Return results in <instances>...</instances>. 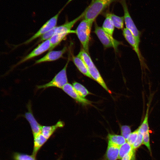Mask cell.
<instances>
[{"label": "cell", "mask_w": 160, "mask_h": 160, "mask_svg": "<svg viewBox=\"0 0 160 160\" xmlns=\"http://www.w3.org/2000/svg\"><path fill=\"white\" fill-rule=\"evenodd\" d=\"M77 56L82 59L85 63L92 79L96 81L107 92L110 94H111V92L107 87L98 70L93 62L89 54L83 49L81 50Z\"/></svg>", "instance_id": "6da1fadb"}, {"label": "cell", "mask_w": 160, "mask_h": 160, "mask_svg": "<svg viewBox=\"0 0 160 160\" xmlns=\"http://www.w3.org/2000/svg\"><path fill=\"white\" fill-rule=\"evenodd\" d=\"M115 0H95L85 9L84 19L93 23L97 17Z\"/></svg>", "instance_id": "7a4b0ae2"}, {"label": "cell", "mask_w": 160, "mask_h": 160, "mask_svg": "<svg viewBox=\"0 0 160 160\" xmlns=\"http://www.w3.org/2000/svg\"><path fill=\"white\" fill-rule=\"evenodd\" d=\"M93 23L83 19L80 22L76 29V34L84 49L89 54V44L90 34Z\"/></svg>", "instance_id": "3957f363"}, {"label": "cell", "mask_w": 160, "mask_h": 160, "mask_svg": "<svg viewBox=\"0 0 160 160\" xmlns=\"http://www.w3.org/2000/svg\"><path fill=\"white\" fill-rule=\"evenodd\" d=\"M69 62L68 60L63 68L49 82L42 85H38V89H45L50 87H56L62 89L68 83L66 70Z\"/></svg>", "instance_id": "277c9868"}, {"label": "cell", "mask_w": 160, "mask_h": 160, "mask_svg": "<svg viewBox=\"0 0 160 160\" xmlns=\"http://www.w3.org/2000/svg\"><path fill=\"white\" fill-rule=\"evenodd\" d=\"M94 32L105 48L113 47L115 50L122 43L115 39L104 31L102 27L95 24Z\"/></svg>", "instance_id": "5b68a950"}, {"label": "cell", "mask_w": 160, "mask_h": 160, "mask_svg": "<svg viewBox=\"0 0 160 160\" xmlns=\"http://www.w3.org/2000/svg\"><path fill=\"white\" fill-rule=\"evenodd\" d=\"M121 4L124 12V21L126 28L132 33L138 45L140 42L141 32L138 30L135 24L129 13L126 0H121Z\"/></svg>", "instance_id": "8992f818"}, {"label": "cell", "mask_w": 160, "mask_h": 160, "mask_svg": "<svg viewBox=\"0 0 160 160\" xmlns=\"http://www.w3.org/2000/svg\"><path fill=\"white\" fill-rule=\"evenodd\" d=\"M64 8L63 7L56 15L47 21L35 33L23 44H27L30 43L36 39L40 37L42 35L56 27L58 17Z\"/></svg>", "instance_id": "52a82bcc"}, {"label": "cell", "mask_w": 160, "mask_h": 160, "mask_svg": "<svg viewBox=\"0 0 160 160\" xmlns=\"http://www.w3.org/2000/svg\"><path fill=\"white\" fill-rule=\"evenodd\" d=\"M51 47L49 39L42 42L30 53L21 60L17 64H20L43 54L47 51L49 50Z\"/></svg>", "instance_id": "ba28073f"}, {"label": "cell", "mask_w": 160, "mask_h": 160, "mask_svg": "<svg viewBox=\"0 0 160 160\" xmlns=\"http://www.w3.org/2000/svg\"><path fill=\"white\" fill-rule=\"evenodd\" d=\"M123 35L127 42L131 45L137 54L142 67L145 66L143 58L140 52L139 45L138 44L134 36L129 30L126 28L123 30Z\"/></svg>", "instance_id": "9c48e42d"}, {"label": "cell", "mask_w": 160, "mask_h": 160, "mask_svg": "<svg viewBox=\"0 0 160 160\" xmlns=\"http://www.w3.org/2000/svg\"><path fill=\"white\" fill-rule=\"evenodd\" d=\"M28 111L25 113V117L30 124L33 137H34L41 133L43 126L37 122L34 116L30 103H29L28 105Z\"/></svg>", "instance_id": "30bf717a"}, {"label": "cell", "mask_w": 160, "mask_h": 160, "mask_svg": "<svg viewBox=\"0 0 160 160\" xmlns=\"http://www.w3.org/2000/svg\"><path fill=\"white\" fill-rule=\"evenodd\" d=\"M67 49V47L65 46L61 50L49 51L43 57L36 61L34 64H36L43 62L56 60L63 57V55L66 52Z\"/></svg>", "instance_id": "8fae6325"}, {"label": "cell", "mask_w": 160, "mask_h": 160, "mask_svg": "<svg viewBox=\"0 0 160 160\" xmlns=\"http://www.w3.org/2000/svg\"><path fill=\"white\" fill-rule=\"evenodd\" d=\"M62 89L72 98L82 105H87L91 104V101L80 96L71 84L67 83Z\"/></svg>", "instance_id": "7c38bea8"}, {"label": "cell", "mask_w": 160, "mask_h": 160, "mask_svg": "<svg viewBox=\"0 0 160 160\" xmlns=\"http://www.w3.org/2000/svg\"><path fill=\"white\" fill-rule=\"evenodd\" d=\"M85 12L84 11L79 16L70 21H67L60 25L56 26L55 33H75V31L71 30L74 25L82 18L83 17Z\"/></svg>", "instance_id": "4fadbf2b"}, {"label": "cell", "mask_w": 160, "mask_h": 160, "mask_svg": "<svg viewBox=\"0 0 160 160\" xmlns=\"http://www.w3.org/2000/svg\"><path fill=\"white\" fill-rule=\"evenodd\" d=\"M119 147L108 143L107 147L104 155V160H117L119 159Z\"/></svg>", "instance_id": "5bb4252c"}, {"label": "cell", "mask_w": 160, "mask_h": 160, "mask_svg": "<svg viewBox=\"0 0 160 160\" xmlns=\"http://www.w3.org/2000/svg\"><path fill=\"white\" fill-rule=\"evenodd\" d=\"M64 123L62 121H58L55 124L51 126H42L41 133L48 140L58 129L63 127Z\"/></svg>", "instance_id": "9a60e30c"}, {"label": "cell", "mask_w": 160, "mask_h": 160, "mask_svg": "<svg viewBox=\"0 0 160 160\" xmlns=\"http://www.w3.org/2000/svg\"><path fill=\"white\" fill-rule=\"evenodd\" d=\"M48 140L41 133L34 137L32 155L36 157L39 151Z\"/></svg>", "instance_id": "2e32d148"}, {"label": "cell", "mask_w": 160, "mask_h": 160, "mask_svg": "<svg viewBox=\"0 0 160 160\" xmlns=\"http://www.w3.org/2000/svg\"><path fill=\"white\" fill-rule=\"evenodd\" d=\"M72 60L78 69L81 73L86 76L92 78L86 65L82 59L76 56H73Z\"/></svg>", "instance_id": "e0dca14e"}, {"label": "cell", "mask_w": 160, "mask_h": 160, "mask_svg": "<svg viewBox=\"0 0 160 160\" xmlns=\"http://www.w3.org/2000/svg\"><path fill=\"white\" fill-rule=\"evenodd\" d=\"M108 142L119 147L126 142V140L121 135L109 133L107 136Z\"/></svg>", "instance_id": "ac0fdd59"}, {"label": "cell", "mask_w": 160, "mask_h": 160, "mask_svg": "<svg viewBox=\"0 0 160 160\" xmlns=\"http://www.w3.org/2000/svg\"><path fill=\"white\" fill-rule=\"evenodd\" d=\"M67 33H55L50 39L51 47L49 51H52L68 35Z\"/></svg>", "instance_id": "d6986e66"}, {"label": "cell", "mask_w": 160, "mask_h": 160, "mask_svg": "<svg viewBox=\"0 0 160 160\" xmlns=\"http://www.w3.org/2000/svg\"><path fill=\"white\" fill-rule=\"evenodd\" d=\"M114 26L111 19L107 14L106 18L103 23L102 28L103 30L109 34L113 36L114 30Z\"/></svg>", "instance_id": "ffe728a7"}, {"label": "cell", "mask_w": 160, "mask_h": 160, "mask_svg": "<svg viewBox=\"0 0 160 160\" xmlns=\"http://www.w3.org/2000/svg\"><path fill=\"white\" fill-rule=\"evenodd\" d=\"M111 19L115 27L118 29L123 28L124 18V16L119 17L113 13H107Z\"/></svg>", "instance_id": "44dd1931"}, {"label": "cell", "mask_w": 160, "mask_h": 160, "mask_svg": "<svg viewBox=\"0 0 160 160\" xmlns=\"http://www.w3.org/2000/svg\"><path fill=\"white\" fill-rule=\"evenodd\" d=\"M36 157L32 154L16 152H13L12 156V160H37Z\"/></svg>", "instance_id": "7402d4cb"}, {"label": "cell", "mask_w": 160, "mask_h": 160, "mask_svg": "<svg viewBox=\"0 0 160 160\" xmlns=\"http://www.w3.org/2000/svg\"><path fill=\"white\" fill-rule=\"evenodd\" d=\"M73 86L79 95L83 98L91 94L84 86L78 82H74Z\"/></svg>", "instance_id": "603a6c76"}, {"label": "cell", "mask_w": 160, "mask_h": 160, "mask_svg": "<svg viewBox=\"0 0 160 160\" xmlns=\"http://www.w3.org/2000/svg\"><path fill=\"white\" fill-rule=\"evenodd\" d=\"M132 146L127 142L119 147V159H121L132 150Z\"/></svg>", "instance_id": "cb8c5ba5"}, {"label": "cell", "mask_w": 160, "mask_h": 160, "mask_svg": "<svg viewBox=\"0 0 160 160\" xmlns=\"http://www.w3.org/2000/svg\"><path fill=\"white\" fill-rule=\"evenodd\" d=\"M138 133L136 140L132 146L133 149L135 150L139 148L143 143V138L144 132L143 131L138 127Z\"/></svg>", "instance_id": "d4e9b609"}, {"label": "cell", "mask_w": 160, "mask_h": 160, "mask_svg": "<svg viewBox=\"0 0 160 160\" xmlns=\"http://www.w3.org/2000/svg\"><path fill=\"white\" fill-rule=\"evenodd\" d=\"M149 106V105L148 106L144 120L141 125L139 127L143 131L144 133L149 131V130L148 121Z\"/></svg>", "instance_id": "484cf974"}, {"label": "cell", "mask_w": 160, "mask_h": 160, "mask_svg": "<svg viewBox=\"0 0 160 160\" xmlns=\"http://www.w3.org/2000/svg\"><path fill=\"white\" fill-rule=\"evenodd\" d=\"M56 26L41 36L38 42H42L49 39L55 34Z\"/></svg>", "instance_id": "4316f807"}, {"label": "cell", "mask_w": 160, "mask_h": 160, "mask_svg": "<svg viewBox=\"0 0 160 160\" xmlns=\"http://www.w3.org/2000/svg\"><path fill=\"white\" fill-rule=\"evenodd\" d=\"M121 135L127 140L131 133L130 127L128 125H122L120 126Z\"/></svg>", "instance_id": "83f0119b"}, {"label": "cell", "mask_w": 160, "mask_h": 160, "mask_svg": "<svg viewBox=\"0 0 160 160\" xmlns=\"http://www.w3.org/2000/svg\"><path fill=\"white\" fill-rule=\"evenodd\" d=\"M138 133V129L131 132L126 140L127 142L132 146L137 137Z\"/></svg>", "instance_id": "f1b7e54d"}, {"label": "cell", "mask_w": 160, "mask_h": 160, "mask_svg": "<svg viewBox=\"0 0 160 160\" xmlns=\"http://www.w3.org/2000/svg\"><path fill=\"white\" fill-rule=\"evenodd\" d=\"M143 143L145 145L151 154V150L150 143V135L149 131L144 133Z\"/></svg>", "instance_id": "f546056e"}, {"label": "cell", "mask_w": 160, "mask_h": 160, "mask_svg": "<svg viewBox=\"0 0 160 160\" xmlns=\"http://www.w3.org/2000/svg\"><path fill=\"white\" fill-rule=\"evenodd\" d=\"M135 150L133 149L128 154L124 156L121 160H134L135 158Z\"/></svg>", "instance_id": "4dcf8cb0"}, {"label": "cell", "mask_w": 160, "mask_h": 160, "mask_svg": "<svg viewBox=\"0 0 160 160\" xmlns=\"http://www.w3.org/2000/svg\"><path fill=\"white\" fill-rule=\"evenodd\" d=\"M72 0H68L67 2V3H66V4H65V6H64V7L65 6H66L67 5H68L69 3H70Z\"/></svg>", "instance_id": "1f68e13d"}, {"label": "cell", "mask_w": 160, "mask_h": 160, "mask_svg": "<svg viewBox=\"0 0 160 160\" xmlns=\"http://www.w3.org/2000/svg\"><path fill=\"white\" fill-rule=\"evenodd\" d=\"M62 157L61 156H60L56 160H61Z\"/></svg>", "instance_id": "d6a6232c"}, {"label": "cell", "mask_w": 160, "mask_h": 160, "mask_svg": "<svg viewBox=\"0 0 160 160\" xmlns=\"http://www.w3.org/2000/svg\"><path fill=\"white\" fill-rule=\"evenodd\" d=\"M95 0H92L91 2H92L93 1H94Z\"/></svg>", "instance_id": "836d02e7"}]
</instances>
